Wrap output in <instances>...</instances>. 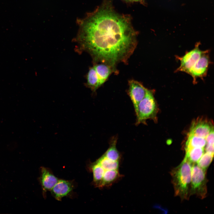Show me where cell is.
I'll list each match as a JSON object with an SVG mask.
<instances>
[{
    "mask_svg": "<svg viewBox=\"0 0 214 214\" xmlns=\"http://www.w3.org/2000/svg\"><path fill=\"white\" fill-rule=\"evenodd\" d=\"M79 38L95 60L114 71L126 63L137 45L136 32L130 18L119 14L109 2L104 3L79 21Z\"/></svg>",
    "mask_w": 214,
    "mask_h": 214,
    "instance_id": "cell-1",
    "label": "cell"
},
{
    "mask_svg": "<svg viewBox=\"0 0 214 214\" xmlns=\"http://www.w3.org/2000/svg\"><path fill=\"white\" fill-rule=\"evenodd\" d=\"M191 167L185 157L181 163L170 172L175 196H179L181 200H188L191 196Z\"/></svg>",
    "mask_w": 214,
    "mask_h": 214,
    "instance_id": "cell-2",
    "label": "cell"
},
{
    "mask_svg": "<svg viewBox=\"0 0 214 214\" xmlns=\"http://www.w3.org/2000/svg\"><path fill=\"white\" fill-rule=\"evenodd\" d=\"M136 116V125L145 124L148 119H154L157 112V106L152 90L148 89L143 99L135 110Z\"/></svg>",
    "mask_w": 214,
    "mask_h": 214,
    "instance_id": "cell-3",
    "label": "cell"
},
{
    "mask_svg": "<svg viewBox=\"0 0 214 214\" xmlns=\"http://www.w3.org/2000/svg\"><path fill=\"white\" fill-rule=\"evenodd\" d=\"M206 170L199 167L196 163L192 165L190 194L195 195L203 199L207 193Z\"/></svg>",
    "mask_w": 214,
    "mask_h": 214,
    "instance_id": "cell-4",
    "label": "cell"
},
{
    "mask_svg": "<svg viewBox=\"0 0 214 214\" xmlns=\"http://www.w3.org/2000/svg\"><path fill=\"white\" fill-rule=\"evenodd\" d=\"M199 45V43H197L193 49L186 52L183 56L177 57L180 60V64L176 70V72L182 71L188 74L201 57L203 52L200 49Z\"/></svg>",
    "mask_w": 214,
    "mask_h": 214,
    "instance_id": "cell-5",
    "label": "cell"
},
{
    "mask_svg": "<svg viewBox=\"0 0 214 214\" xmlns=\"http://www.w3.org/2000/svg\"><path fill=\"white\" fill-rule=\"evenodd\" d=\"M210 62L209 50L203 51L201 57L188 74L192 77L193 83H196L197 78H203L206 76Z\"/></svg>",
    "mask_w": 214,
    "mask_h": 214,
    "instance_id": "cell-6",
    "label": "cell"
},
{
    "mask_svg": "<svg viewBox=\"0 0 214 214\" xmlns=\"http://www.w3.org/2000/svg\"><path fill=\"white\" fill-rule=\"evenodd\" d=\"M129 85L128 94L135 110L139 102L146 95L148 89L139 82L133 80L129 81Z\"/></svg>",
    "mask_w": 214,
    "mask_h": 214,
    "instance_id": "cell-7",
    "label": "cell"
},
{
    "mask_svg": "<svg viewBox=\"0 0 214 214\" xmlns=\"http://www.w3.org/2000/svg\"><path fill=\"white\" fill-rule=\"evenodd\" d=\"M74 188L73 181L60 179L50 191L53 196L56 200L60 201L71 193Z\"/></svg>",
    "mask_w": 214,
    "mask_h": 214,
    "instance_id": "cell-8",
    "label": "cell"
},
{
    "mask_svg": "<svg viewBox=\"0 0 214 214\" xmlns=\"http://www.w3.org/2000/svg\"><path fill=\"white\" fill-rule=\"evenodd\" d=\"M40 183L44 197H46L47 191H50L59 180L50 169L43 167L41 169Z\"/></svg>",
    "mask_w": 214,
    "mask_h": 214,
    "instance_id": "cell-9",
    "label": "cell"
},
{
    "mask_svg": "<svg viewBox=\"0 0 214 214\" xmlns=\"http://www.w3.org/2000/svg\"><path fill=\"white\" fill-rule=\"evenodd\" d=\"M213 129V127L209 122L199 120L193 123L189 133L206 138Z\"/></svg>",
    "mask_w": 214,
    "mask_h": 214,
    "instance_id": "cell-10",
    "label": "cell"
},
{
    "mask_svg": "<svg viewBox=\"0 0 214 214\" xmlns=\"http://www.w3.org/2000/svg\"><path fill=\"white\" fill-rule=\"evenodd\" d=\"M122 177L123 176L119 173V170H105L99 188H109L119 181Z\"/></svg>",
    "mask_w": 214,
    "mask_h": 214,
    "instance_id": "cell-11",
    "label": "cell"
},
{
    "mask_svg": "<svg viewBox=\"0 0 214 214\" xmlns=\"http://www.w3.org/2000/svg\"><path fill=\"white\" fill-rule=\"evenodd\" d=\"M89 167L93 174V184L95 187L99 188L102 182L105 170L96 161L90 163Z\"/></svg>",
    "mask_w": 214,
    "mask_h": 214,
    "instance_id": "cell-12",
    "label": "cell"
},
{
    "mask_svg": "<svg viewBox=\"0 0 214 214\" xmlns=\"http://www.w3.org/2000/svg\"><path fill=\"white\" fill-rule=\"evenodd\" d=\"M117 136H114L111 139L108 148L103 155L106 158L112 160L120 161L121 155L117 148Z\"/></svg>",
    "mask_w": 214,
    "mask_h": 214,
    "instance_id": "cell-13",
    "label": "cell"
},
{
    "mask_svg": "<svg viewBox=\"0 0 214 214\" xmlns=\"http://www.w3.org/2000/svg\"><path fill=\"white\" fill-rule=\"evenodd\" d=\"M186 158L191 164L196 163L204 152V148L201 147H193L185 150Z\"/></svg>",
    "mask_w": 214,
    "mask_h": 214,
    "instance_id": "cell-14",
    "label": "cell"
},
{
    "mask_svg": "<svg viewBox=\"0 0 214 214\" xmlns=\"http://www.w3.org/2000/svg\"><path fill=\"white\" fill-rule=\"evenodd\" d=\"M99 78L101 86L105 82L112 71V68L105 64H97L94 66Z\"/></svg>",
    "mask_w": 214,
    "mask_h": 214,
    "instance_id": "cell-15",
    "label": "cell"
},
{
    "mask_svg": "<svg viewBox=\"0 0 214 214\" xmlns=\"http://www.w3.org/2000/svg\"><path fill=\"white\" fill-rule=\"evenodd\" d=\"M206 144V138L189 133L185 144V149L197 147L204 148Z\"/></svg>",
    "mask_w": 214,
    "mask_h": 214,
    "instance_id": "cell-16",
    "label": "cell"
},
{
    "mask_svg": "<svg viewBox=\"0 0 214 214\" xmlns=\"http://www.w3.org/2000/svg\"><path fill=\"white\" fill-rule=\"evenodd\" d=\"M87 79L88 86L93 91H95L101 86L99 77L94 67L89 69Z\"/></svg>",
    "mask_w": 214,
    "mask_h": 214,
    "instance_id": "cell-17",
    "label": "cell"
},
{
    "mask_svg": "<svg viewBox=\"0 0 214 214\" xmlns=\"http://www.w3.org/2000/svg\"><path fill=\"white\" fill-rule=\"evenodd\" d=\"M105 170H119V161H114L108 159L103 155L96 161Z\"/></svg>",
    "mask_w": 214,
    "mask_h": 214,
    "instance_id": "cell-18",
    "label": "cell"
},
{
    "mask_svg": "<svg viewBox=\"0 0 214 214\" xmlns=\"http://www.w3.org/2000/svg\"><path fill=\"white\" fill-rule=\"evenodd\" d=\"M214 154L206 152L202 155L197 163V165L202 169L207 170L212 162Z\"/></svg>",
    "mask_w": 214,
    "mask_h": 214,
    "instance_id": "cell-19",
    "label": "cell"
},
{
    "mask_svg": "<svg viewBox=\"0 0 214 214\" xmlns=\"http://www.w3.org/2000/svg\"><path fill=\"white\" fill-rule=\"evenodd\" d=\"M206 144L214 145V130H213L206 138Z\"/></svg>",
    "mask_w": 214,
    "mask_h": 214,
    "instance_id": "cell-20",
    "label": "cell"
},
{
    "mask_svg": "<svg viewBox=\"0 0 214 214\" xmlns=\"http://www.w3.org/2000/svg\"><path fill=\"white\" fill-rule=\"evenodd\" d=\"M204 150L206 152L214 154V145L206 144Z\"/></svg>",
    "mask_w": 214,
    "mask_h": 214,
    "instance_id": "cell-21",
    "label": "cell"
},
{
    "mask_svg": "<svg viewBox=\"0 0 214 214\" xmlns=\"http://www.w3.org/2000/svg\"><path fill=\"white\" fill-rule=\"evenodd\" d=\"M144 0H128V1L142 2Z\"/></svg>",
    "mask_w": 214,
    "mask_h": 214,
    "instance_id": "cell-22",
    "label": "cell"
}]
</instances>
